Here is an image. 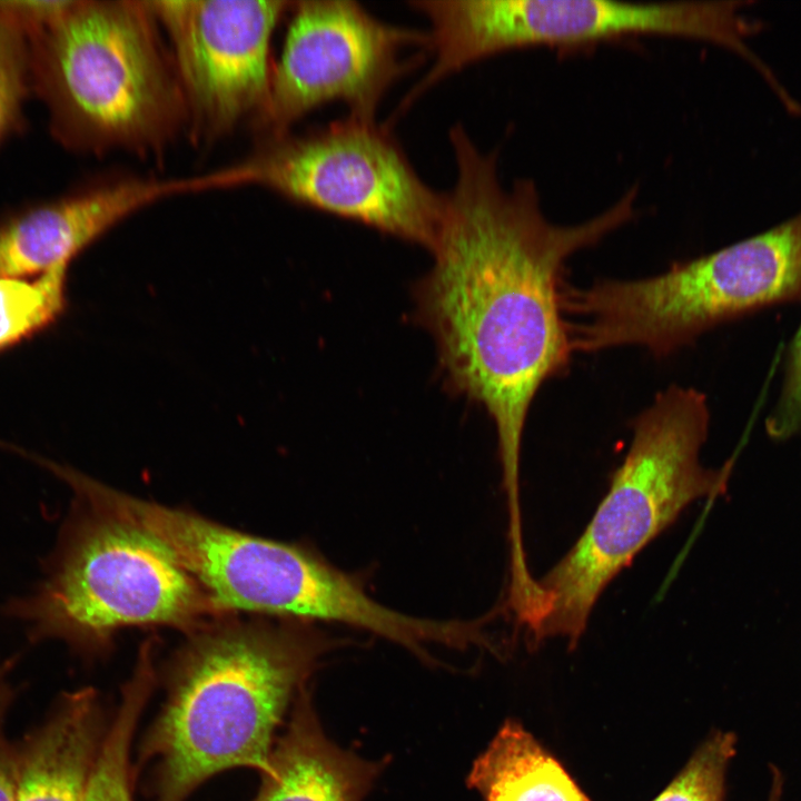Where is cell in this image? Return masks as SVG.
Masks as SVG:
<instances>
[{
	"label": "cell",
	"instance_id": "6da1fadb",
	"mask_svg": "<svg viewBox=\"0 0 801 801\" xmlns=\"http://www.w3.org/2000/svg\"><path fill=\"white\" fill-rule=\"evenodd\" d=\"M456 179L431 248L434 265L417 290L418 313L436 340L451 388L494 422L507 508H520V455L540 387L568 370L573 349L561 306L563 269L635 216L637 188L583 222L544 215L533 181L503 186L496 151L465 129L449 132Z\"/></svg>",
	"mask_w": 801,
	"mask_h": 801
},
{
	"label": "cell",
	"instance_id": "7a4b0ae2",
	"mask_svg": "<svg viewBox=\"0 0 801 801\" xmlns=\"http://www.w3.org/2000/svg\"><path fill=\"white\" fill-rule=\"evenodd\" d=\"M303 623L198 629L172 663L166 700L140 746L152 801H185L227 769L267 770L289 704L336 644Z\"/></svg>",
	"mask_w": 801,
	"mask_h": 801
},
{
	"label": "cell",
	"instance_id": "3957f363",
	"mask_svg": "<svg viewBox=\"0 0 801 801\" xmlns=\"http://www.w3.org/2000/svg\"><path fill=\"white\" fill-rule=\"evenodd\" d=\"M148 1L72 0L30 36L31 86L55 135L95 154H160L187 131L178 73Z\"/></svg>",
	"mask_w": 801,
	"mask_h": 801
},
{
	"label": "cell",
	"instance_id": "277c9868",
	"mask_svg": "<svg viewBox=\"0 0 801 801\" xmlns=\"http://www.w3.org/2000/svg\"><path fill=\"white\" fill-rule=\"evenodd\" d=\"M709 423L705 395L675 384L635 417L607 494L573 547L538 580L547 613L534 646L561 636L573 649L601 593L635 555L692 502L726 491L733 462L711 469L699 459Z\"/></svg>",
	"mask_w": 801,
	"mask_h": 801
},
{
	"label": "cell",
	"instance_id": "5b68a950",
	"mask_svg": "<svg viewBox=\"0 0 801 801\" xmlns=\"http://www.w3.org/2000/svg\"><path fill=\"white\" fill-rule=\"evenodd\" d=\"M801 298V214L758 236L640 279L563 284L573 352L637 346L663 358L744 314Z\"/></svg>",
	"mask_w": 801,
	"mask_h": 801
},
{
	"label": "cell",
	"instance_id": "8992f818",
	"mask_svg": "<svg viewBox=\"0 0 801 801\" xmlns=\"http://www.w3.org/2000/svg\"><path fill=\"white\" fill-rule=\"evenodd\" d=\"M75 498L44 580L6 606L31 639L93 652L122 626L199 629L221 612L156 538Z\"/></svg>",
	"mask_w": 801,
	"mask_h": 801
},
{
	"label": "cell",
	"instance_id": "52a82bcc",
	"mask_svg": "<svg viewBox=\"0 0 801 801\" xmlns=\"http://www.w3.org/2000/svg\"><path fill=\"white\" fill-rule=\"evenodd\" d=\"M63 481L75 496L156 538L222 612L243 610L299 622H327L382 633L389 609L317 553L229 528L189 511L116 491L75 468Z\"/></svg>",
	"mask_w": 801,
	"mask_h": 801
},
{
	"label": "cell",
	"instance_id": "ba28073f",
	"mask_svg": "<svg viewBox=\"0 0 801 801\" xmlns=\"http://www.w3.org/2000/svg\"><path fill=\"white\" fill-rule=\"evenodd\" d=\"M216 188L265 187L429 250L446 194L417 175L386 126L348 116L300 135L264 139L258 151L214 171Z\"/></svg>",
	"mask_w": 801,
	"mask_h": 801
},
{
	"label": "cell",
	"instance_id": "9c48e42d",
	"mask_svg": "<svg viewBox=\"0 0 801 801\" xmlns=\"http://www.w3.org/2000/svg\"><path fill=\"white\" fill-rule=\"evenodd\" d=\"M738 1L427 0L432 70L446 78L504 50L576 44L630 34H661L718 43L750 57L755 31Z\"/></svg>",
	"mask_w": 801,
	"mask_h": 801
},
{
	"label": "cell",
	"instance_id": "30bf717a",
	"mask_svg": "<svg viewBox=\"0 0 801 801\" xmlns=\"http://www.w3.org/2000/svg\"><path fill=\"white\" fill-rule=\"evenodd\" d=\"M291 10L268 103L255 125L264 139L334 100L350 116L375 119L386 91L419 60L407 51L428 47L427 33L388 24L355 1H298Z\"/></svg>",
	"mask_w": 801,
	"mask_h": 801
},
{
	"label": "cell",
	"instance_id": "8fae6325",
	"mask_svg": "<svg viewBox=\"0 0 801 801\" xmlns=\"http://www.w3.org/2000/svg\"><path fill=\"white\" fill-rule=\"evenodd\" d=\"M172 46L188 132L198 142L231 134L263 116L274 67L270 41L293 2L281 0L148 1Z\"/></svg>",
	"mask_w": 801,
	"mask_h": 801
},
{
	"label": "cell",
	"instance_id": "7c38bea8",
	"mask_svg": "<svg viewBox=\"0 0 801 801\" xmlns=\"http://www.w3.org/2000/svg\"><path fill=\"white\" fill-rule=\"evenodd\" d=\"M188 190L186 178L122 177L20 211L0 224V277H32L69 265L122 219Z\"/></svg>",
	"mask_w": 801,
	"mask_h": 801
},
{
	"label": "cell",
	"instance_id": "4fadbf2b",
	"mask_svg": "<svg viewBox=\"0 0 801 801\" xmlns=\"http://www.w3.org/2000/svg\"><path fill=\"white\" fill-rule=\"evenodd\" d=\"M383 767L384 762L367 761L326 736L304 686L253 801H363Z\"/></svg>",
	"mask_w": 801,
	"mask_h": 801
},
{
	"label": "cell",
	"instance_id": "5bb4252c",
	"mask_svg": "<svg viewBox=\"0 0 801 801\" xmlns=\"http://www.w3.org/2000/svg\"><path fill=\"white\" fill-rule=\"evenodd\" d=\"M98 694H65L16 756L13 801H83L106 734Z\"/></svg>",
	"mask_w": 801,
	"mask_h": 801
},
{
	"label": "cell",
	"instance_id": "9a60e30c",
	"mask_svg": "<svg viewBox=\"0 0 801 801\" xmlns=\"http://www.w3.org/2000/svg\"><path fill=\"white\" fill-rule=\"evenodd\" d=\"M467 784L484 801H591L517 721L507 720L474 761Z\"/></svg>",
	"mask_w": 801,
	"mask_h": 801
},
{
	"label": "cell",
	"instance_id": "2e32d148",
	"mask_svg": "<svg viewBox=\"0 0 801 801\" xmlns=\"http://www.w3.org/2000/svg\"><path fill=\"white\" fill-rule=\"evenodd\" d=\"M59 265L32 277H0V353L50 328L67 306V270Z\"/></svg>",
	"mask_w": 801,
	"mask_h": 801
},
{
	"label": "cell",
	"instance_id": "e0dca14e",
	"mask_svg": "<svg viewBox=\"0 0 801 801\" xmlns=\"http://www.w3.org/2000/svg\"><path fill=\"white\" fill-rule=\"evenodd\" d=\"M735 742L732 732L711 734L653 801H724L725 772Z\"/></svg>",
	"mask_w": 801,
	"mask_h": 801
},
{
	"label": "cell",
	"instance_id": "ac0fdd59",
	"mask_svg": "<svg viewBox=\"0 0 801 801\" xmlns=\"http://www.w3.org/2000/svg\"><path fill=\"white\" fill-rule=\"evenodd\" d=\"M137 720L119 713L107 729L83 801H132L129 752Z\"/></svg>",
	"mask_w": 801,
	"mask_h": 801
},
{
	"label": "cell",
	"instance_id": "d6986e66",
	"mask_svg": "<svg viewBox=\"0 0 801 801\" xmlns=\"http://www.w3.org/2000/svg\"><path fill=\"white\" fill-rule=\"evenodd\" d=\"M29 86L30 36L0 16V140L17 123Z\"/></svg>",
	"mask_w": 801,
	"mask_h": 801
},
{
	"label": "cell",
	"instance_id": "ffe728a7",
	"mask_svg": "<svg viewBox=\"0 0 801 801\" xmlns=\"http://www.w3.org/2000/svg\"><path fill=\"white\" fill-rule=\"evenodd\" d=\"M768 434L785 439L801 431V326L792 342L783 386L767 419Z\"/></svg>",
	"mask_w": 801,
	"mask_h": 801
},
{
	"label": "cell",
	"instance_id": "44dd1931",
	"mask_svg": "<svg viewBox=\"0 0 801 801\" xmlns=\"http://www.w3.org/2000/svg\"><path fill=\"white\" fill-rule=\"evenodd\" d=\"M13 660L0 664V801H13L16 756L12 755L3 733L7 711L12 702L13 690L9 681Z\"/></svg>",
	"mask_w": 801,
	"mask_h": 801
},
{
	"label": "cell",
	"instance_id": "7402d4cb",
	"mask_svg": "<svg viewBox=\"0 0 801 801\" xmlns=\"http://www.w3.org/2000/svg\"><path fill=\"white\" fill-rule=\"evenodd\" d=\"M772 783H771V790L768 798V801H781L782 798V788H783V779L780 771L772 767Z\"/></svg>",
	"mask_w": 801,
	"mask_h": 801
}]
</instances>
